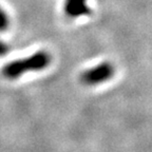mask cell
Instances as JSON below:
<instances>
[{
  "label": "cell",
  "mask_w": 152,
  "mask_h": 152,
  "mask_svg": "<svg viewBox=\"0 0 152 152\" xmlns=\"http://www.w3.org/2000/svg\"><path fill=\"white\" fill-rule=\"evenodd\" d=\"M7 18L5 16L4 13L0 10V30H3V28L7 26Z\"/></svg>",
  "instance_id": "277c9868"
},
{
  "label": "cell",
  "mask_w": 152,
  "mask_h": 152,
  "mask_svg": "<svg viewBox=\"0 0 152 152\" xmlns=\"http://www.w3.org/2000/svg\"><path fill=\"white\" fill-rule=\"evenodd\" d=\"M4 53H7V45L0 42V55H3Z\"/></svg>",
  "instance_id": "5b68a950"
},
{
  "label": "cell",
  "mask_w": 152,
  "mask_h": 152,
  "mask_svg": "<svg viewBox=\"0 0 152 152\" xmlns=\"http://www.w3.org/2000/svg\"><path fill=\"white\" fill-rule=\"evenodd\" d=\"M66 11L72 17L83 16L90 13L87 0H66Z\"/></svg>",
  "instance_id": "3957f363"
},
{
  "label": "cell",
  "mask_w": 152,
  "mask_h": 152,
  "mask_svg": "<svg viewBox=\"0 0 152 152\" xmlns=\"http://www.w3.org/2000/svg\"><path fill=\"white\" fill-rule=\"evenodd\" d=\"M49 64H50L49 54L45 52H38L21 60H16L7 64L3 69V74L7 78H17L23 73L45 69V66H49Z\"/></svg>",
  "instance_id": "6da1fadb"
},
{
  "label": "cell",
  "mask_w": 152,
  "mask_h": 152,
  "mask_svg": "<svg viewBox=\"0 0 152 152\" xmlns=\"http://www.w3.org/2000/svg\"><path fill=\"white\" fill-rule=\"evenodd\" d=\"M114 66L110 62H100L86 70L80 76L83 83L87 86H97L109 80L114 75Z\"/></svg>",
  "instance_id": "7a4b0ae2"
}]
</instances>
